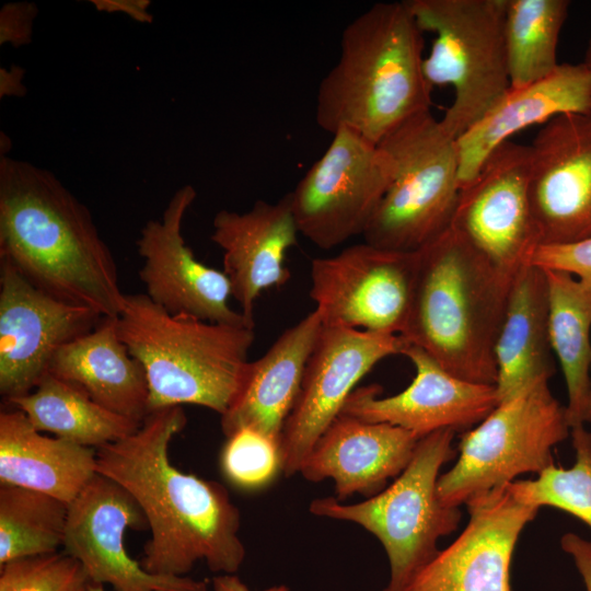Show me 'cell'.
Wrapping results in <instances>:
<instances>
[{"instance_id":"1","label":"cell","mask_w":591,"mask_h":591,"mask_svg":"<svg viewBox=\"0 0 591 591\" xmlns=\"http://www.w3.org/2000/svg\"><path fill=\"white\" fill-rule=\"evenodd\" d=\"M186 425L182 406L151 412L135 433L96 449V472L126 489L147 518L151 536L139 560L146 571L183 577L205 560L213 572L234 573L245 558L237 507L220 483L170 460L171 441Z\"/></svg>"},{"instance_id":"2","label":"cell","mask_w":591,"mask_h":591,"mask_svg":"<svg viewBox=\"0 0 591 591\" xmlns=\"http://www.w3.org/2000/svg\"><path fill=\"white\" fill-rule=\"evenodd\" d=\"M0 260L62 301L117 317L125 293L90 210L50 172L0 157Z\"/></svg>"},{"instance_id":"3","label":"cell","mask_w":591,"mask_h":591,"mask_svg":"<svg viewBox=\"0 0 591 591\" xmlns=\"http://www.w3.org/2000/svg\"><path fill=\"white\" fill-rule=\"evenodd\" d=\"M422 33L405 1L375 3L348 23L339 59L317 89L318 127L332 135L348 128L379 144L430 111Z\"/></svg>"},{"instance_id":"4","label":"cell","mask_w":591,"mask_h":591,"mask_svg":"<svg viewBox=\"0 0 591 591\" xmlns=\"http://www.w3.org/2000/svg\"><path fill=\"white\" fill-rule=\"evenodd\" d=\"M512 279L450 227L417 251L402 336L453 375L495 385V344Z\"/></svg>"},{"instance_id":"5","label":"cell","mask_w":591,"mask_h":591,"mask_svg":"<svg viewBox=\"0 0 591 591\" xmlns=\"http://www.w3.org/2000/svg\"><path fill=\"white\" fill-rule=\"evenodd\" d=\"M117 331L143 367L149 410L193 404L223 415L243 383L254 328L173 315L146 293H125Z\"/></svg>"},{"instance_id":"6","label":"cell","mask_w":591,"mask_h":591,"mask_svg":"<svg viewBox=\"0 0 591 591\" xmlns=\"http://www.w3.org/2000/svg\"><path fill=\"white\" fill-rule=\"evenodd\" d=\"M454 437L453 430L443 429L420 438L404 471L363 501L324 497L310 503L314 515L354 522L380 541L390 563L383 591H401L438 553V541L459 528L460 508L444 505L437 490L441 467L457 454Z\"/></svg>"},{"instance_id":"7","label":"cell","mask_w":591,"mask_h":591,"mask_svg":"<svg viewBox=\"0 0 591 591\" xmlns=\"http://www.w3.org/2000/svg\"><path fill=\"white\" fill-rule=\"evenodd\" d=\"M405 2L420 30L433 34L424 73L432 89H453L452 103L439 120L456 140L510 89L503 34L507 0Z\"/></svg>"},{"instance_id":"8","label":"cell","mask_w":591,"mask_h":591,"mask_svg":"<svg viewBox=\"0 0 591 591\" xmlns=\"http://www.w3.org/2000/svg\"><path fill=\"white\" fill-rule=\"evenodd\" d=\"M379 146L393 162V178L362 236L378 247L417 252L451 227L460 193L455 139L428 111Z\"/></svg>"},{"instance_id":"9","label":"cell","mask_w":591,"mask_h":591,"mask_svg":"<svg viewBox=\"0 0 591 591\" xmlns=\"http://www.w3.org/2000/svg\"><path fill=\"white\" fill-rule=\"evenodd\" d=\"M566 407L541 380L498 406L463 432L455 464L438 479V496L450 507L554 463L553 449L570 434Z\"/></svg>"},{"instance_id":"10","label":"cell","mask_w":591,"mask_h":591,"mask_svg":"<svg viewBox=\"0 0 591 591\" xmlns=\"http://www.w3.org/2000/svg\"><path fill=\"white\" fill-rule=\"evenodd\" d=\"M289 193L299 229L323 250L362 235L393 178L387 152L341 128Z\"/></svg>"},{"instance_id":"11","label":"cell","mask_w":591,"mask_h":591,"mask_svg":"<svg viewBox=\"0 0 591 591\" xmlns=\"http://www.w3.org/2000/svg\"><path fill=\"white\" fill-rule=\"evenodd\" d=\"M417 252L367 242L311 262L310 297L323 325L404 333L414 292Z\"/></svg>"},{"instance_id":"12","label":"cell","mask_w":591,"mask_h":591,"mask_svg":"<svg viewBox=\"0 0 591 591\" xmlns=\"http://www.w3.org/2000/svg\"><path fill=\"white\" fill-rule=\"evenodd\" d=\"M531 148L506 141L460 187L451 227L514 276L541 245L530 197Z\"/></svg>"},{"instance_id":"13","label":"cell","mask_w":591,"mask_h":591,"mask_svg":"<svg viewBox=\"0 0 591 591\" xmlns=\"http://www.w3.org/2000/svg\"><path fill=\"white\" fill-rule=\"evenodd\" d=\"M408 344L401 335L323 325L281 436V471L286 476L300 473L356 384L381 360L403 355Z\"/></svg>"},{"instance_id":"14","label":"cell","mask_w":591,"mask_h":591,"mask_svg":"<svg viewBox=\"0 0 591 591\" xmlns=\"http://www.w3.org/2000/svg\"><path fill=\"white\" fill-rule=\"evenodd\" d=\"M149 528L132 496L96 473L69 503L62 548L85 570L89 581L115 591H207V582L146 571L125 548L127 529Z\"/></svg>"},{"instance_id":"15","label":"cell","mask_w":591,"mask_h":591,"mask_svg":"<svg viewBox=\"0 0 591 591\" xmlns=\"http://www.w3.org/2000/svg\"><path fill=\"white\" fill-rule=\"evenodd\" d=\"M103 316L38 289L0 260V394L5 402L32 392L55 354L94 329Z\"/></svg>"},{"instance_id":"16","label":"cell","mask_w":591,"mask_h":591,"mask_svg":"<svg viewBox=\"0 0 591 591\" xmlns=\"http://www.w3.org/2000/svg\"><path fill=\"white\" fill-rule=\"evenodd\" d=\"M196 196L192 185L178 188L161 218L142 227L137 248L142 259L139 278L144 293L173 315L254 328L255 323L229 305L231 285L224 271L198 260L186 245L183 220Z\"/></svg>"},{"instance_id":"17","label":"cell","mask_w":591,"mask_h":591,"mask_svg":"<svg viewBox=\"0 0 591 591\" xmlns=\"http://www.w3.org/2000/svg\"><path fill=\"white\" fill-rule=\"evenodd\" d=\"M463 532L421 567L401 591H512L510 568L521 532L538 509L507 485L466 503Z\"/></svg>"},{"instance_id":"18","label":"cell","mask_w":591,"mask_h":591,"mask_svg":"<svg viewBox=\"0 0 591 591\" xmlns=\"http://www.w3.org/2000/svg\"><path fill=\"white\" fill-rule=\"evenodd\" d=\"M530 148V197L541 245L591 236V114L552 118Z\"/></svg>"},{"instance_id":"19","label":"cell","mask_w":591,"mask_h":591,"mask_svg":"<svg viewBox=\"0 0 591 591\" xmlns=\"http://www.w3.org/2000/svg\"><path fill=\"white\" fill-rule=\"evenodd\" d=\"M403 356L415 368V376L405 390L379 397L382 389L376 384L355 389L340 414L397 426L420 439L443 429L465 432L498 406L495 385L453 375L415 345L408 344Z\"/></svg>"},{"instance_id":"20","label":"cell","mask_w":591,"mask_h":591,"mask_svg":"<svg viewBox=\"0 0 591 591\" xmlns=\"http://www.w3.org/2000/svg\"><path fill=\"white\" fill-rule=\"evenodd\" d=\"M299 229L289 193L277 202L257 200L244 212L222 209L212 220L211 240L223 253V271L240 312L254 323L256 299L290 279L286 254Z\"/></svg>"},{"instance_id":"21","label":"cell","mask_w":591,"mask_h":591,"mask_svg":"<svg viewBox=\"0 0 591 591\" xmlns=\"http://www.w3.org/2000/svg\"><path fill=\"white\" fill-rule=\"evenodd\" d=\"M419 438L401 427L339 414L315 442L300 473L309 482L334 480L336 499L370 498L409 463Z\"/></svg>"},{"instance_id":"22","label":"cell","mask_w":591,"mask_h":591,"mask_svg":"<svg viewBox=\"0 0 591 591\" xmlns=\"http://www.w3.org/2000/svg\"><path fill=\"white\" fill-rule=\"evenodd\" d=\"M564 114H591V68L559 63L549 76L510 88L456 140L460 187L471 182L489 154L517 132Z\"/></svg>"},{"instance_id":"23","label":"cell","mask_w":591,"mask_h":591,"mask_svg":"<svg viewBox=\"0 0 591 591\" xmlns=\"http://www.w3.org/2000/svg\"><path fill=\"white\" fill-rule=\"evenodd\" d=\"M322 327V318L313 310L283 331L260 358L248 362L237 395L221 415V429L227 438L242 428H251L281 442Z\"/></svg>"},{"instance_id":"24","label":"cell","mask_w":591,"mask_h":591,"mask_svg":"<svg viewBox=\"0 0 591 591\" xmlns=\"http://www.w3.org/2000/svg\"><path fill=\"white\" fill-rule=\"evenodd\" d=\"M47 372L78 385L112 413L139 422L150 414L146 371L120 339L117 317H103L62 346Z\"/></svg>"},{"instance_id":"25","label":"cell","mask_w":591,"mask_h":591,"mask_svg":"<svg viewBox=\"0 0 591 591\" xmlns=\"http://www.w3.org/2000/svg\"><path fill=\"white\" fill-rule=\"evenodd\" d=\"M545 270L529 264L513 276L495 344L496 391L506 402L555 372Z\"/></svg>"},{"instance_id":"26","label":"cell","mask_w":591,"mask_h":591,"mask_svg":"<svg viewBox=\"0 0 591 591\" xmlns=\"http://www.w3.org/2000/svg\"><path fill=\"white\" fill-rule=\"evenodd\" d=\"M96 449L40 434L20 409L0 413V484L71 503L96 474Z\"/></svg>"},{"instance_id":"27","label":"cell","mask_w":591,"mask_h":591,"mask_svg":"<svg viewBox=\"0 0 591 591\" xmlns=\"http://www.w3.org/2000/svg\"><path fill=\"white\" fill-rule=\"evenodd\" d=\"M544 270L549 341L565 378L566 413L572 429L587 422L591 387V290L567 273Z\"/></svg>"},{"instance_id":"28","label":"cell","mask_w":591,"mask_h":591,"mask_svg":"<svg viewBox=\"0 0 591 591\" xmlns=\"http://www.w3.org/2000/svg\"><path fill=\"white\" fill-rule=\"evenodd\" d=\"M7 403L22 410L38 431L93 449L119 441L141 426L107 410L78 385L49 372L32 392Z\"/></svg>"},{"instance_id":"29","label":"cell","mask_w":591,"mask_h":591,"mask_svg":"<svg viewBox=\"0 0 591 591\" xmlns=\"http://www.w3.org/2000/svg\"><path fill=\"white\" fill-rule=\"evenodd\" d=\"M569 5L567 0H507L503 34L510 88L538 81L559 66L557 45Z\"/></svg>"},{"instance_id":"30","label":"cell","mask_w":591,"mask_h":591,"mask_svg":"<svg viewBox=\"0 0 591 591\" xmlns=\"http://www.w3.org/2000/svg\"><path fill=\"white\" fill-rule=\"evenodd\" d=\"M69 505L37 490L0 488V567L34 556L57 553L62 546Z\"/></svg>"},{"instance_id":"31","label":"cell","mask_w":591,"mask_h":591,"mask_svg":"<svg viewBox=\"0 0 591 591\" xmlns=\"http://www.w3.org/2000/svg\"><path fill=\"white\" fill-rule=\"evenodd\" d=\"M576 460L570 468L552 464L534 479L514 480L508 489L520 502L565 511L591 529V432L583 426L570 431Z\"/></svg>"},{"instance_id":"32","label":"cell","mask_w":591,"mask_h":591,"mask_svg":"<svg viewBox=\"0 0 591 591\" xmlns=\"http://www.w3.org/2000/svg\"><path fill=\"white\" fill-rule=\"evenodd\" d=\"M221 467L233 484L244 489L268 485L281 470L280 443L259 431L242 428L227 438Z\"/></svg>"},{"instance_id":"33","label":"cell","mask_w":591,"mask_h":591,"mask_svg":"<svg viewBox=\"0 0 591 591\" xmlns=\"http://www.w3.org/2000/svg\"><path fill=\"white\" fill-rule=\"evenodd\" d=\"M82 565L65 553L26 557L0 567V591H82Z\"/></svg>"},{"instance_id":"34","label":"cell","mask_w":591,"mask_h":591,"mask_svg":"<svg viewBox=\"0 0 591 591\" xmlns=\"http://www.w3.org/2000/svg\"><path fill=\"white\" fill-rule=\"evenodd\" d=\"M531 264L576 276L591 290V236L572 243L540 245Z\"/></svg>"},{"instance_id":"35","label":"cell","mask_w":591,"mask_h":591,"mask_svg":"<svg viewBox=\"0 0 591 591\" xmlns=\"http://www.w3.org/2000/svg\"><path fill=\"white\" fill-rule=\"evenodd\" d=\"M37 14L38 8L34 3H5L0 10V44H11L15 48L30 44Z\"/></svg>"},{"instance_id":"36","label":"cell","mask_w":591,"mask_h":591,"mask_svg":"<svg viewBox=\"0 0 591 591\" xmlns=\"http://www.w3.org/2000/svg\"><path fill=\"white\" fill-rule=\"evenodd\" d=\"M560 545L566 553L571 555L586 591H591V541L583 540L573 533H566L560 540Z\"/></svg>"},{"instance_id":"37","label":"cell","mask_w":591,"mask_h":591,"mask_svg":"<svg viewBox=\"0 0 591 591\" xmlns=\"http://www.w3.org/2000/svg\"><path fill=\"white\" fill-rule=\"evenodd\" d=\"M92 3L100 11L123 12L138 22L151 23L153 19L147 0H93Z\"/></svg>"},{"instance_id":"38","label":"cell","mask_w":591,"mask_h":591,"mask_svg":"<svg viewBox=\"0 0 591 591\" xmlns=\"http://www.w3.org/2000/svg\"><path fill=\"white\" fill-rule=\"evenodd\" d=\"M24 69L12 66L0 69V96H23L26 88L23 84Z\"/></svg>"},{"instance_id":"39","label":"cell","mask_w":591,"mask_h":591,"mask_svg":"<svg viewBox=\"0 0 591 591\" xmlns=\"http://www.w3.org/2000/svg\"><path fill=\"white\" fill-rule=\"evenodd\" d=\"M213 591H251L234 573H223L212 579ZM264 591H290L287 586H274Z\"/></svg>"},{"instance_id":"40","label":"cell","mask_w":591,"mask_h":591,"mask_svg":"<svg viewBox=\"0 0 591 591\" xmlns=\"http://www.w3.org/2000/svg\"><path fill=\"white\" fill-rule=\"evenodd\" d=\"M82 591H105L103 584H97L89 581Z\"/></svg>"},{"instance_id":"41","label":"cell","mask_w":591,"mask_h":591,"mask_svg":"<svg viewBox=\"0 0 591 591\" xmlns=\"http://www.w3.org/2000/svg\"><path fill=\"white\" fill-rule=\"evenodd\" d=\"M583 62L587 63L591 68V35H590L589 40H588Z\"/></svg>"},{"instance_id":"42","label":"cell","mask_w":591,"mask_h":591,"mask_svg":"<svg viewBox=\"0 0 591 591\" xmlns=\"http://www.w3.org/2000/svg\"><path fill=\"white\" fill-rule=\"evenodd\" d=\"M587 421H591V387H590L588 408H587Z\"/></svg>"}]
</instances>
